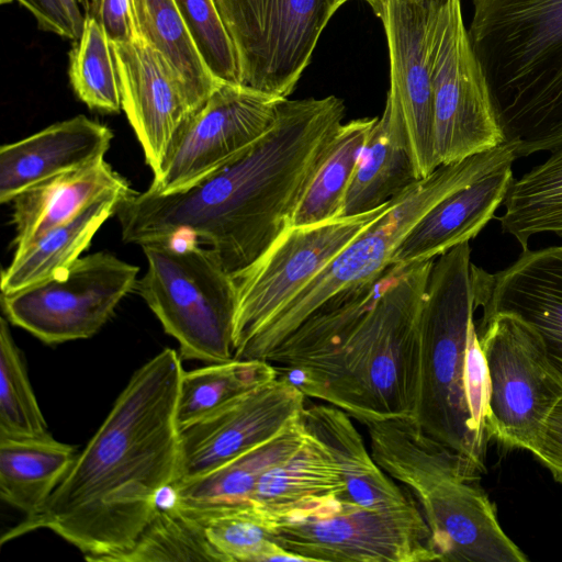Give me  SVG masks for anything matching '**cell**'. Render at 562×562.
<instances>
[{
	"label": "cell",
	"instance_id": "30bf717a",
	"mask_svg": "<svg viewBox=\"0 0 562 562\" xmlns=\"http://www.w3.org/2000/svg\"><path fill=\"white\" fill-rule=\"evenodd\" d=\"M233 42L239 85L288 98L311 63L338 0H215Z\"/></svg>",
	"mask_w": 562,
	"mask_h": 562
},
{
	"label": "cell",
	"instance_id": "7a4b0ae2",
	"mask_svg": "<svg viewBox=\"0 0 562 562\" xmlns=\"http://www.w3.org/2000/svg\"><path fill=\"white\" fill-rule=\"evenodd\" d=\"M341 99H284L271 128L220 169L172 193L146 190L137 220L148 240L200 239L234 276L290 227L342 124Z\"/></svg>",
	"mask_w": 562,
	"mask_h": 562
},
{
	"label": "cell",
	"instance_id": "ac0fdd59",
	"mask_svg": "<svg viewBox=\"0 0 562 562\" xmlns=\"http://www.w3.org/2000/svg\"><path fill=\"white\" fill-rule=\"evenodd\" d=\"M477 308L483 322L497 314L514 315L542 338L562 371V245L522 250L505 269L490 273L472 263Z\"/></svg>",
	"mask_w": 562,
	"mask_h": 562
},
{
	"label": "cell",
	"instance_id": "74e56055",
	"mask_svg": "<svg viewBox=\"0 0 562 562\" xmlns=\"http://www.w3.org/2000/svg\"><path fill=\"white\" fill-rule=\"evenodd\" d=\"M102 25L112 43L138 37L132 0H90V12Z\"/></svg>",
	"mask_w": 562,
	"mask_h": 562
},
{
	"label": "cell",
	"instance_id": "5bb4252c",
	"mask_svg": "<svg viewBox=\"0 0 562 562\" xmlns=\"http://www.w3.org/2000/svg\"><path fill=\"white\" fill-rule=\"evenodd\" d=\"M284 99L222 81L182 131L149 189L180 191L228 164L271 128Z\"/></svg>",
	"mask_w": 562,
	"mask_h": 562
},
{
	"label": "cell",
	"instance_id": "4316f807",
	"mask_svg": "<svg viewBox=\"0 0 562 562\" xmlns=\"http://www.w3.org/2000/svg\"><path fill=\"white\" fill-rule=\"evenodd\" d=\"M344 492L342 476L330 451L307 431L304 442L259 479L250 509L263 525L300 502Z\"/></svg>",
	"mask_w": 562,
	"mask_h": 562
},
{
	"label": "cell",
	"instance_id": "d590c367",
	"mask_svg": "<svg viewBox=\"0 0 562 562\" xmlns=\"http://www.w3.org/2000/svg\"><path fill=\"white\" fill-rule=\"evenodd\" d=\"M211 72L239 85L235 48L215 0H173Z\"/></svg>",
	"mask_w": 562,
	"mask_h": 562
},
{
	"label": "cell",
	"instance_id": "83f0119b",
	"mask_svg": "<svg viewBox=\"0 0 562 562\" xmlns=\"http://www.w3.org/2000/svg\"><path fill=\"white\" fill-rule=\"evenodd\" d=\"M138 36L155 48L203 105L222 82L202 58L173 0H132Z\"/></svg>",
	"mask_w": 562,
	"mask_h": 562
},
{
	"label": "cell",
	"instance_id": "9a60e30c",
	"mask_svg": "<svg viewBox=\"0 0 562 562\" xmlns=\"http://www.w3.org/2000/svg\"><path fill=\"white\" fill-rule=\"evenodd\" d=\"M305 403L296 386L278 376L181 428L175 483L211 472L272 438L302 415Z\"/></svg>",
	"mask_w": 562,
	"mask_h": 562
},
{
	"label": "cell",
	"instance_id": "8992f818",
	"mask_svg": "<svg viewBox=\"0 0 562 562\" xmlns=\"http://www.w3.org/2000/svg\"><path fill=\"white\" fill-rule=\"evenodd\" d=\"M515 154L508 143L440 165L394 198L385 211L358 235L292 301L280 310L235 355L267 360L317 307L340 291L368 282L393 265V257L414 225L442 198Z\"/></svg>",
	"mask_w": 562,
	"mask_h": 562
},
{
	"label": "cell",
	"instance_id": "277c9868",
	"mask_svg": "<svg viewBox=\"0 0 562 562\" xmlns=\"http://www.w3.org/2000/svg\"><path fill=\"white\" fill-rule=\"evenodd\" d=\"M470 243L434 260L420 316V428L484 470L487 369L474 312Z\"/></svg>",
	"mask_w": 562,
	"mask_h": 562
},
{
	"label": "cell",
	"instance_id": "f546056e",
	"mask_svg": "<svg viewBox=\"0 0 562 562\" xmlns=\"http://www.w3.org/2000/svg\"><path fill=\"white\" fill-rule=\"evenodd\" d=\"M378 117L342 123L307 186L290 226H304L341 216L345 198L364 142Z\"/></svg>",
	"mask_w": 562,
	"mask_h": 562
},
{
	"label": "cell",
	"instance_id": "484cf974",
	"mask_svg": "<svg viewBox=\"0 0 562 562\" xmlns=\"http://www.w3.org/2000/svg\"><path fill=\"white\" fill-rule=\"evenodd\" d=\"M77 457L74 446L43 437H0V497L25 514H36Z\"/></svg>",
	"mask_w": 562,
	"mask_h": 562
},
{
	"label": "cell",
	"instance_id": "d6a6232c",
	"mask_svg": "<svg viewBox=\"0 0 562 562\" xmlns=\"http://www.w3.org/2000/svg\"><path fill=\"white\" fill-rule=\"evenodd\" d=\"M69 79L77 97L90 109L108 113L122 109L112 42L92 15L86 16L81 35L69 53Z\"/></svg>",
	"mask_w": 562,
	"mask_h": 562
},
{
	"label": "cell",
	"instance_id": "e0dca14e",
	"mask_svg": "<svg viewBox=\"0 0 562 562\" xmlns=\"http://www.w3.org/2000/svg\"><path fill=\"white\" fill-rule=\"evenodd\" d=\"M122 109L157 175L173 144L202 108L166 59L142 37L112 43Z\"/></svg>",
	"mask_w": 562,
	"mask_h": 562
},
{
	"label": "cell",
	"instance_id": "44dd1931",
	"mask_svg": "<svg viewBox=\"0 0 562 562\" xmlns=\"http://www.w3.org/2000/svg\"><path fill=\"white\" fill-rule=\"evenodd\" d=\"M419 180L403 111L390 88L384 111L362 147L341 216L376 210Z\"/></svg>",
	"mask_w": 562,
	"mask_h": 562
},
{
	"label": "cell",
	"instance_id": "d4e9b609",
	"mask_svg": "<svg viewBox=\"0 0 562 562\" xmlns=\"http://www.w3.org/2000/svg\"><path fill=\"white\" fill-rule=\"evenodd\" d=\"M133 192V191H132ZM132 192L114 191L88 204L25 248L15 251L1 273V294H10L65 273L89 248L93 236Z\"/></svg>",
	"mask_w": 562,
	"mask_h": 562
},
{
	"label": "cell",
	"instance_id": "9c48e42d",
	"mask_svg": "<svg viewBox=\"0 0 562 562\" xmlns=\"http://www.w3.org/2000/svg\"><path fill=\"white\" fill-rule=\"evenodd\" d=\"M476 329L487 369L488 436L530 452L562 402V371L540 335L514 315H494Z\"/></svg>",
	"mask_w": 562,
	"mask_h": 562
},
{
	"label": "cell",
	"instance_id": "8d00e7d4",
	"mask_svg": "<svg viewBox=\"0 0 562 562\" xmlns=\"http://www.w3.org/2000/svg\"><path fill=\"white\" fill-rule=\"evenodd\" d=\"M2 4L18 2L35 18L40 29L77 41L86 14L78 0H0Z\"/></svg>",
	"mask_w": 562,
	"mask_h": 562
},
{
	"label": "cell",
	"instance_id": "ab89813d",
	"mask_svg": "<svg viewBox=\"0 0 562 562\" xmlns=\"http://www.w3.org/2000/svg\"><path fill=\"white\" fill-rule=\"evenodd\" d=\"M338 1L341 4H344L348 0H338ZM364 1L369 3V5L372 8V10L375 13V15H378L379 12L381 11L382 5H383V0H364Z\"/></svg>",
	"mask_w": 562,
	"mask_h": 562
},
{
	"label": "cell",
	"instance_id": "e575fe53",
	"mask_svg": "<svg viewBox=\"0 0 562 562\" xmlns=\"http://www.w3.org/2000/svg\"><path fill=\"white\" fill-rule=\"evenodd\" d=\"M182 510L202 524L209 541L224 562L300 561L272 539L250 507L221 512Z\"/></svg>",
	"mask_w": 562,
	"mask_h": 562
},
{
	"label": "cell",
	"instance_id": "4fadbf2b",
	"mask_svg": "<svg viewBox=\"0 0 562 562\" xmlns=\"http://www.w3.org/2000/svg\"><path fill=\"white\" fill-rule=\"evenodd\" d=\"M138 267L99 251L80 257L59 277L1 294L5 318L41 341L87 339L136 288Z\"/></svg>",
	"mask_w": 562,
	"mask_h": 562
},
{
	"label": "cell",
	"instance_id": "7402d4cb",
	"mask_svg": "<svg viewBox=\"0 0 562 562\" xmlns=\"http://www.w3.org/2000/svg\"><path fill=\"white\" fill-rule=\"evenodd\" d=\"M306 436L301 415L272 438L211 472L175 483L170 503L191 512L248 508L262 474L293 453Z\"/></svg>",
	"mask_w": 562,
	"mask_h": 562
},
{
	"label": "cell",
	"instance_id": "d6986e66",
	"mask_svg": "<svg viewBox=\"0 0 562 562\" xmlns=\"http://www.w3.org/2000/svg\"><path fill=\"white\" fill-rule=\"evenodd\" d=\"M510 155L437 202L409 231L393 265L434 260L476 237L504 203L514 180Z\"/></svg>",
	"mask_w": 562,
	"mask_h": 562
},
{
	"label": "cell",
	"instance_id": "f35d334b",
	"mask_svg": "<svg viewBox=\"0 0 562 562\" xmlns=\"http://www.w3.org/2000/svg\"><path fill=\"white\" fill-rule=\"evenodd\" d=\"M530 453L562 483V402L554 409Z\"/></svg>",
	"mask_w": 562,
	"mask_h": 562
},
{
	"label": "cell",
	"instance_id": "7c38bea8",
	"mask_svg": "<svg viewBox=\"0 0 562 562\" xmlns=\"http://www.w3.org/2000/svg\"><path fill=\"white\" fill-rule=\"evenodd\" d=\"M390 202L359 215L290 226L252 265L234 276V355L369 227Z\"/></svg>",
	"mask_w": 562,
	"mask_h": 562
},
{
	"label": "cell",
	"instance_id": "60d3db41",
	"mask_svg": "<svg viewBox=\"0 0 562 562\" xmlns=\"http://www.w3.org/2000/svg\"><path fill=\"white\" fill-rule=\"evenodd\" d=\"M78 2L85 13L90 11V0H78Z\"/></svg>",
	"mask_w": 562,
	"mask_h": 562
},
{
	"label": "cell",
	"instance_id": "8fae6325",
	"mask_svg": "<svg viewBox=\"0 0 562 562\" xmlns=\"http://www.w3.org/2000/svg\"><path fill=\"white\" fill-rule=\"evenodd\" d=\"M434 149L437 166L505 143L471 46L461 0H441L432 32Z\"/></svg>",
	"mask_w": 562,
	"mask_h": 562
},
{
	"label": "cell",
	"instance_id": "5b68a950",
	"mask_svg": "<svg viewBox=\"0 0 562 562\" xmlns=\"http://www.w3.org/2000/svg\"><path fill=\"white\" fill-rule=\"evenodd\" d=\"M468 34L517 157L562 147V0H473Z\"/></svg>",
	"mask_w": 562,
	"mask_h": 562
},
{
	"label": "cell",
	"instance_id": "ffe728a7",
	"mask_svg": "<svg viewBox=\"0 0 562 562\" xmlns=\"http://www.w3.org/2000/svg\"><path fill=\"white\" fill-rule=\"evenodd\" d=\"M113 132L77 115L0 148V202H12L27 188L104 158Z\"/></svg>",
	"mask_w": 562,
	"mask_h": 562
},
{
	"label": "cell",
	"instance_id": "2e32d148",
	"mask_svg": "<svg viewBox=\"0 0 562 562\" xmlns=\"http://www.w3.org/2000/svg\"><path fill=\"white\" fill-rule=\"evenodd\" d=\"M441 0H383L390 88L396 93L420 179L438 167L434 149L431 41Z\"/></svg>",
	"mask_w": 562,
	"mask_h": 562
},
{
	"label": "cell",
	"instance_id": "f1b7e54d",
	"mask_svg": "<svg viewBox=\"0 0 562 562\" xmlns=\"http://www.w3.org/2000/svg\"><path fill=\"white\" fill-rule=\"evenodd\" d=\"M499 217L503 233L513 236L522 250L539 234L562 238V147L541 164L513 180Z\"/></svg>",
	"mask_w": 562,
	"mask_h": 562
},
{
	"label": "cell",
	"instance_id": "836d02e7",
	"mask_svg": "<svg viewBox=\"0 0 562 562\" xmlns=\"http://www.w3.org/2000/svg\"><path fill=\"white\" fill-rule=\"evenodd\" d=\"M48 435L47 425L30 383L24 359L9 321L0 324V437L24 438Z\"/></svg>",
	"mask_w": 562,
	"mask_h": 562
},
{
	"label": "cell",
	"instance_id": "ba28073f",
	"mask_svg": "<svg viewBox=\"0 0 562 562\" xmlns=\"http://www.w3.org/2000/svg\"><path fill=\"white\" fill-rule=\"evenodd\" d=\"M265 527L300 561H440L414 498L395 507L367 508L337 495L314 497L290 507Z\"/></svg>",
	"mask_w": 562,
	"mask_h": 562
},
{
	"label": "cell",
	"instance_id": "603a6c76",
	"mask_svg": "<svg viewBox=\"0 0 562 562\" xmlns=\"http://www.w3.org/2000/svg\"><path fill=\"white\" fill-rule=\"evenodd\" d=\"M302 420L339 467L344 482V492L337 496L340 501L367 508H387L413 499L405 487L379 467L347 413L329 404H313L305 406Z\"/></svg>",
	"mask_w": 562,
	"mask_h": 562
},
{
	"label": "cell",
	"instance_id": "52a82bcc",
	"mask_svg": "<svg viewBox=\"0 0 562 562\" xmlns=\"http://www.w3.org/2000/svg\"><path fill=\"white\" fill-rule=\"evenodd\" d=\"M147 270L136 288L173 337L180 357L209 363L234 358L237 283L209 248L194 238L140 246Z\"/></svg>",
	"mask_w": 562,
	"mask_h": 562
},
{
	"label": "cell",
	"instance_id": "6da1fadb",
	"mask_svg": "<svg viewBox=\"0 0 562 562\" xmlns=\"http://www.w3.org/2000/svg\"><path fill=\"white\" fill-rule=\"evenodd\" d=\"M181 357L166 348L138 368L45 505L1 543L48 529L90 562H116L177 479Z\"/></svg>",
	"mask_w": 562,
	"mask_h": 562
},
{
	"label": "cell",
	"instance_id": "3957f363",
	"mask_svg": "<svg viewBox=\"0 0 562 562\" xmlns=\"http://www.w3.org/2000/svg\"><path fill=\"white\" fill-rule=\"evenodd\" d=\"M434 260L402 266L340 347L315 360L274 367L278 376L357 422L413 417L419 389L420 316Z\"/></svg>",
	"mask_w": 562,
	"mask_h": 562
},
{
	"label": "cell",
	"instance_id": "1f68e13d",
	"mask_svg": "<svg viewBox=\"0 0 562 562\" xmlns=\"http://www.w3.org/2000/svg\"><path fill=\"white\" fill-rule=\"evenodd\" d=\"M224 562L202 524L172 503L159 506L133 548L116 562Z\"/></svg>",
	"mask_w": 562,
	"mask_h": 562
},
{
	"label": "cell",
	"instance_id": "4dcf8cb0",
	"mask_svg": "<svg viewBox=\"0 0 562 562\" xmlns=\"http://www.w3.org/2000/svg\"><path fill=\"white\" fill-rule=\"evenodd\" d=\"M277 378L274 366L259 359L233 358L183 371L177 402L179 429Z\"/></svg>",
	"mask_w": 562,
	"mask_h": 562
},
{
	"label": "cell",
	"instance_id": "cb8c5ba5",
	"mask_svg": "<svg viewBox=\"0 0 562 562\" xmlns=\"http://www.w3.org/2000/svg\"><path fill=\"white\" fill-rule=\"evenodd\" d=\"M132 192L104 158L38 182L12 201L13 244L19 251L49 229L65 224L106 193Z\"/></svg>",
	"mask_w": 562,
	"mask_h": 562
}]
</instances>
